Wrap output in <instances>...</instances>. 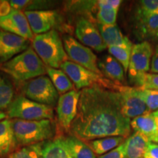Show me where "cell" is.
I'll return each instance as SVG.
<instances>
[{
	"label": "cell",
	"mask_w": 158,
	"mask_h": 158,
	"mask_svg": "<svg viewBox=\"0 0 158 158\" xmlns=\"http://www.w3.org/2000/svg\"><path fill=\"white\" fill-rule=\"evenodd\" d=\"M130 130V118L122 113L117 91L101 86L81 89L71 135L84 141L114 136L125 138Z\"/></svg>",
	"instance_id": "6da1fadb"
},
{
	"label": "cell",
	"mask_w": 158,
	"mask_h": 158,
	"mask_svg": "<svg viewBox=\"0 0 158 158\" xmlns=\"http://www.w3.org/2000/svg\"><path fill=\"white\" fill-rule=\"evenodd\" d=\"M33 34L41 35L52 30L58 22V15L54 10H25Z\"/></svg>",
	"instance_id": "9a60e30c"
},
{
	"label": "cell",
	"mask_w": 158,
	"mask_h": 158,
	"mask_svg": "<svg viewBox=\"0 0 158 158\" xmlns=\"http://www.w3.org/2000/svg\"><path fill=\"white\" fill-rule=\"evenodd\" d=\"M98 29L108 47L117 46L131 42L128 37L122 34L116 24L103 25L98 23Z\"/></svg>",
	"instance_id": "44dd1931"
},
{
	"label": "cell",
	"mask_w": 158,
	"mask_h": 158,
	"mask_svg": "<svg viewBox=\"0 0 158 158\" xmlns=\"http://www.w3.org/2000/svg\"><path fill=\"white\" fill-rule=\"evenodd\" d=\"M60 68L70 78L71 81L73 83L78 89L92 86H101L114 90L116 84H118L104 78L102 76H100L69 60L63 63Z\"/></svg>",
	"instance_id": "8992f818"
},
{
	"label": "cell",
	"mask_w": 158,
	"mask_h": 158,
	"mask_svg": "<svg viewBox=\"0 0 158 158\" xmlns=\"http://www.w3.org/2000/svg\"><path fill=\"white\" fill-rule=\"evenodd\" d=\"M14 91L10 83L6 79L0 80V110L8 108L13 102Z\"/></svg>",
	"instance_id": "f1b7e54d"
},
{
	"label": "cell",
	"mask_w": 158,
	"mask_h": 158,
	"mask_svg": "<svg viewBox=\"0 0 158 158\" xmlns=\"http://www.w3.org/2000/svg\"><path fill=\"white\" fill-rule=\"evenodd\" d=\"M81 91L73 89L59 97L57 102V118L60 126L65 130H70L76 118Z\"/></svg>",
	"instance_id": "7c38bea8"
},
{
	"label": "cell",
	"mask_w": 158,
	"mask_h": 158,
	"mask_svg": "<svg viewBox=\"0 0 158 158\" xmlns=\"http://www.w3.org/2000/svg\"><path fill=\"white\" fill-rule=\"evenodd\" d=\"M98 68L102 75L115 83L124 81V70L122 65L110 55H106L98 61Z\"/></svg>",
	"instance_id": "e0dca14e"
},
{
	"label": "cell",
	"mask_w": 158,
	"mask_h": 158,
	"mask_svg": "<svg viewBox=\"0 0 158 158\" xmlns=\"http://www.w3.org/2000/svg\"><path fill=\"white\" fill-rule=\"evenodd\" d=\"M7 114L10 118L28 121L51 120L54 116V110L51 106L38 103L22 95L13 99L7 108Z\"/></svg>",
	"instance_id": "5b68a950"
},
{
	"label": "cell",
	"mask_w": 158,
	"mask_h": 158,
	"mask_svg": "<svg viewBox=\"0 0 158 158\" xmlns=\"http://www.w3.org/2000/svg\"><path fill=\"white\" fill-rule=\"evenodd\" d=\"M98 158H126L125 157V143L124 142L116 149L109 152L100 156Z\"/></svg>",
	"instance_id": "d6a6232c"
},
{
	"label": "cell",
	"mask_w": 158,
	"mask_h": 158,
	"mask_svg": "<svg viewBox=\"0 0 158 158\" xmlns=\"http://www.w3.org/2000/svg\"><path fill=\"white\" fill-rule=\"evenodd\" d=\"M153 51L149 42L142 41L133 45L130 56L128 76L132 84L138 87L144 75L150 70Z\"/></svg>",
	"instance_id": "52a82bcc"
},
{
	"label": "cell",
	"mask_w": 158,
	"mask_h": 158,
	"mask_svg": "<svg viewBox=\"0 0 158 158\" xmlns=\"http://www.w3.org/2000/svg\"><path fill=\"white\" fill-rule=\"evenodd\" d=\"M149 142L147 136L138 132L134 133L124 141L126 158H143Z\"/></svg>",
	"instance_id": "ffe728a7"
},
{
	"label": "cell",
	"mask_w": 158,
	"mask_h": 158,
	"mask_svg": "<svg viewBox=\"0 0 158 158\" xmlns=\"http://www.w3.org/2000/svg\"><path fill=\"white\" fill-rule=\"evenodd\" d=\"M12 7L9 2H1L0 3V17L6 16L10 13Z\"/></svg>",
	"instance_id": "d590c367"
},
{
	"label": "cell",
	"mask_w": 158,
	"mask_h": 158,
	"mask_svg": "<svg viewBox=\"0 0 158 158\" xmlns=\"http://www.w3.org/2000/svg\"><path fill=\"white\" fill-rule=\"evenodd\" d=\"M32 47L37 56L48 68H60L69 59L64 43L55 29L44 34L35 35L32 41Z\"/></svg>",
	"instance_id": "3957f363"
},
{
	"label": "cell",
	"mask_w": 158,
	"mask_h": 158,
	"mask_svg": "<svg viewBox=\"0 0 158 158\" xmlns=\"http://www.w3.org/2000/svg\"><path fill=\"white\" fill-rule=\"evenodd\" d=\"M138 93L150 112L158 110V89H141L138 88Z\"/></svg>",
	"instance_id": "4dcf8cb0"
},
{
	"label": "cell",
	"mask_w": 158,
	"mask_h": 158,
	"mask_svg": "<svg viewBox=\"0 0 158 158\" xmlns=\"http://www.w3.org/2000/svg\"><path fill=\"white\" fill-rule=\"evenodd\" d=\"M120 0H100L98 1V7L97 19L98 23L103 25L116 24L118 8L121 5Z\"/></svg>",
	"instance_id": "2e32d148"
},
{
	"label": "cell",
	"mask_w": 158,
	"mask_h": 158,
	"mask_svg": "<svg viewBox=\"0 0 158 158\" xmlns=\"http://www.w3.org/2000/svg\"><path fill=\"white\" fill-rule=\"evenodd\" d=\"M133 46V43L130 42L124 45L108 47V52L122 65L125 73L127 72L128 68H129Z\"/></svg>",
	"instance_id": "4316f807"
},
{
	"label": "cell",
	"mask_w": 158,
	"mask_h": 158,
	"mask_svg": "<svg viewBox=\"0 0 158 158\" xmlns=\"http://www.w3.org/2000/svg\"><path fill=\"white\" fill-rule=\"evenodd\" d=\"M152 115L155 118V124H156V136L155 139L154 141V143H158V110L156 111L152 112Z\"/></svg>",
	"instance_id": "8d00e7d4"
},
{
	"label": "cell",
	"mask_w": 158,
	"mask_h": 158,
	"mask_svg": "<svg viewBox=\"0 0 158 158\" xmlns=\"http://www.w3.org/2000/svg\"><path fill=\"white\" fill-rule=\"evenodd\" d=\"M114 90L117 91L120 94L122 113L127 118H133L151 113L140 97L138 87H130L117 84Z\"/></svg>",
	"instance_id": "30bf717a"
},
{
	"label": "cell",
	"mask_w": 158,
	"mask_h": 158,
	"mask_svg": "<svg viewBox=\"0 0 158 158\" xmlns=\"http://www.w3.org/2000/svg\"><path fill=\"white\" fill-rule=\"evenodd\" d=\"M138 88L141 89H158V74L146 73Z\"/></svg>",
	"instance_id": "1f68e13d"
},
{
	"label": "cell",
	"mask_w": 158,
	"mask_h": 158,
	"mask_svg": "<svg viewBox=\"0 0 158 158\" xmlns=\"http://www.w3.org/2000/svg\"><path fill=\"white\" fill-rule=\"evenodd\" d=\"M0 28L27 40L33 38V32L24 13L12 9L8 15L0 17Z\"/></svg>",
	"instance_id": "4fadbf2b"
},
{
	"label": "cell",
	"mask_w": 158,
	"mask_h": 158,
	"mask_svg": "<svg viewBox=\"0 0 158 158\" xmlns=\"http://www.w3.org/2000/svg\"><path fill=\"white\" fill-rule=\"evenodd\" d=\"M23 93L27 98L38 103L54 106L58 102L59 92L51 79L45 76H40L25 84Z\"/></svg>",
	"instance_id": "ba28073f"
},
{
	"label": "cell",
	"mask_w": 158,
	"mask_h": 158,
	"mask_svg": "<svg viewBox=\"0 0 158 158\" xmlns=\"http://www.w3.org/2000/svg\"><path fill=\"white\" fill-rule=\"evenodd\" d=\"M143 158H158V143L150 141L144 152Z\"/></svg>",
	"instance_id": "836d02e7"
},
{
	"label": "cell",
	"mask_w": 158,
	"mask_h": 158,
	"mask_svg": "<svg viewBox=\"0 0 158 158\" xmlns=\"http://www.w3.org/2000/svg\"><path fill=\"white\" fill-rule=\"evenodd\" d=\"M130 127L154 142L156 136V124L152 113L136 116L130 121Z\"/></svg>",
	"instance_id": "7402d4cb"
},
{
	"label": "cell",
	"mask_w": 158,
	"mask_h": 158,
	"mask_svg": "<svg viewBox=\"0 0 158 158\" xmlns=\"http://www.w3.org/2000/svg\"><path fill=\"white\" fill-rule=\"evenodd\" d=\"M150 72L152 74H158V45H156L155 52L152 57Z\"/></svg>",
	"instance_id": "e575fe53"
},
{
	"label": "cell",
	"mask_w": 158,
	"mask_h": 158,
	"mask_svg": "<svg viewBox=\"0 0 158 158\" xmlns=\"http://www.w3.org/2000/svg\"><path fill=\"white\" fill-rule=\"evenodd\" d=\"M40 158H73L65 147L62 138L43 142Z\"/></svg>",
	"instance_id": "cb8c5ba5"
},
{
	"label": "cell",
	"mask_w": 158,
	"mask_h": 158,
	"mask_svg": "<svg viewBox=\"0 0 158 158\" xmlns=\"http://www.w3.org/2000/svg\"><path fill=\"white\" fill-rule=\"evenodd\" d=\"M46 73L59 93L63 94L73 90V82L64 71L47 67Z\"/></svg>",
	"instance_id": "484cf974"
},
{
	"label": "cell",
	"mask_w": 158,
	"mask_h": 158,
	"mask_svg": "<svg viewBox=\"0 0 158 158\" xmlns=\"http://www.w3.org/2000/svg\"><path fill=\"white\" fill-rule=\"evenodd\" d=\"M28 40L0 29V63H5L29 48Z\"/></svg>",
	"instance_id": "5bb4252c"
},
{
	"label": "cell",
	"mask_w": 158,
	"mask_h": 158,
	"mask_svg": "<svg viewBox=\"0 0 158 158\" xmlns=\"http://www.w3.org/2000/svg\"><path fill=\"white\" fill-rule=\"evenodd\" d=\"M61 138L69 153L73 158H96V154L93 150L87 143L82 140L72 135Z\"/></svg>",
	"instance_id": "d6986e66"
},
{
	"label": "cell",
	"mask_w": 158,
	"mask_h": 158,
	"mask_svg": "<svg viewBox=\"0 0 158 158\" xmlns=\"http://www.w3.org/2000/svg\"><path fill=\"white\" fill-rule=\"evenodd\" d=\"M75 34L81 43L98 52H102L108 48L98 27L85 18L78 20Z\"/></svg>",
	"instance_id": "8fae6325"
},
{
	"label": "cell",
	"mask_w": 158,
	"mask_h": 158,
	"mask_svg": "<svg viewBox=\"0 0 158 158\" xmlns=\"http://www.w3.org/2000/svg\"><path fill=\"white\" fill-rule=\"evenodd\" d=\"M5 118H6V114L0 110V122H1V120H2Z\"/></svg>",
	"instance_id": "74e56055"
},
{
	"label": "cell",
	"mask_w": 158,
	"mask_h": 158,
	"mask_svg": "<svg viewBox=\"0 0 158 158\" xmlns=\"http://www.w3.org/2000/svg\"><path fill=\"white\" fill-rule=\"evenodd\" d=\"M12 127L17 143L33 145L49 141L55 133V126L50 119L28 121L15 118Z\"/></svg>",
	"instance_id": "277c9868"
},
{
	"label": "cell",
	"mask_w": 158,
	"mask_h": 158,
	"mask_svg": "<svg viewBox=\"0 0 158 158\" xmlns=\"http://www.w3.org/2000/svg\"><path fill=\"white\" fill-rule=\"evenodd\" d=\"M0 69L19 81L34 79L46 72L45 64L31 47L3 63Z\"/></svg>",
	"instance_id": "7a4b0ae2"
},
{
	"label": "cell",
	"mask_w": 158,
	"mask_h": 158,
	"mask_svg": "<svg viewBox=\"0 0 158 158\" xmlns=\"http://www.w3.org/2000/svg\"><path fill=\"white\" fill-rule=\"evenodd\" d=\"M63 43L68 58L73 62L92 72L102 76L98 68L97 56L89 48L85 46L70 35L64 36Z\"/></svg>",
	"instance_id": "9c48e42d"
},
{
	"label": "cell",
	"mask_w": 158,
	"mask_h": 158,
	"mask_svg": "<svg viewBox=\"0 0 158 158\" xmlns=\"http://www.w3.org/2000/svg\"><path fill=\"white\" fill-rule=\"evenodd\" d=\"M155 14H158V0H143L136 7L135 19L136 21Z\"/></svg>",
	"instance_id": "83f0119b"
},
{
	"label": "cell",
	"mask_w": 158,
	"mask_h": 158,
	"mask_svg": "<svg viewBox=\"0 0 158 158\" xmlns=\"http://www.w3.org/2000/svg\"><path fill=\"white\" fill-rule=\"evenodd\" d=\"M136 31L143 41L158 42V14L136 20Z\"/></svg>",
	"instance_id": "ac0fdd59"
},
{
	"label": "cell",
	"mask_w": 158,
	"mask_h": 158,
	"mask_svg": "<svg viewBox=\"0 0 158 158\" xmlns=\"http://www.w3.org/2000/svg\"><path fill=\"white\" fill-rule=\"evenodd\" d=\"M43 142L33 145L26 146L10 154L9 158H40Z\"/></svg>",
	"instance_id": "f546056e"
},
{
	"label": "cell",
	"mask_w": 158,
	"mask_h": 158,
	"mask_svg": "<svg viewBox=\"0 0 158 158\" xmlns=\"http://www.w3.org/2000/svg\"><path fill=\"white\" fill-rule=\"evenodd\" d=\"M12 122L9 119L0 122V157L8 155L16 146Z\"/></svg>",
	"instance_id": "603a6c76"
},
{
	"label": "cell",
	"mask_w": 158,
	"mask_h": 158,
	"mask_svg": "<svg viewBox=\"0 0 158 158\" xmlns=\"http://www.w3.org/2000/svg\"><path fill=\"white\" fill-rule=\"evenodd\" d=\"M124 141V138L121 136H114V137H106L98 139L89 141L87 144L91 149L96 154V155H102L106 152H109L118 146L122 144Z\"/></svg>",
	"instance_id": "d4e9b609"
}]
</instances>
